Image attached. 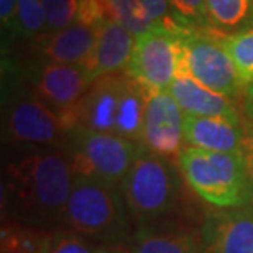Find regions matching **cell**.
Returning a JSON list of instances; mask_svg holds the SVG:
<instances>
[{"label":"cell","mask_w":253,"mask_h":253,"mask_svg":"<svg viewBox=\"0 0 253 253\" xmlns=\"http://www.w3.org/2000/svg\"><path fill=\"white\" fill-rule=\"evenodd\" d=\"M120 191L130 215L148 224L174 209L179 196L178 171L168 158L138 145Z\"/></svg>","instance_id":"obj_5"},{"label":"cell","mask_w":253,"mask_h":253,"mask_svg":"<svg viewBox=\"0 0 253 253\" xmlns=\"http://www.w3.org/2000/svg\"><path fill=\"white\" fill-rule=\"evenodd\" d=\"M49 32H59L74 25L79 13V0H42Z\"/></svg>","instance_id":"obj_23"},{"label":"cell","mask_w":253,"mask_h":253,"mask_svg":"<svg viewBox=\"0 0 253 253\" xmlns=\"http://www.w3.org/2000/svg\"><path fill=\"white\" fill-rule=\"evenodd\" d=\"M109 13L104 5V0H79L78 23L87 27L100 28V25L109 22Z\"/></svg>","instance_id":"obj_26"},{"label":"cell","mask_w":253,"mask_h":253,"mask_svg":"<svg viewBox=\"0 0 253 253\" xmlns=\"http://www.w3.org/2000/svg\"><path fill=\"white\" fill-rule=\"evenodd\" d=\"M46 253H112L110 247L73 230H53Z\"/></svg>","instance_id":"obj_21"},{"label":"cell","mask_w":253,"mask_h":253,"mask_svg":"<svg viewBox=\"0 0 253 253\" xmlns=\"http://www.w3.org/2000/svg\"><path fill=\"white\" fill-rule=\"evenodd\" d=\"M188 186L215 209L247 206L252 197V176L242 151L220 153L184 146L178 158Z\"/></svg>","instance_id":"obj_2"},{"label":"cell","mask_w":253,"mask_h":253,"mask_svg":"<svg viewBox=\"0 0 253 253\" xmlns=\"http://www.w3.org/2000/svg\"><path fill=\"white\" fill-rule=\"evenodd\" d=\"M128 214L120 188L74 178L63 225L109 247L124 242L128 230Z\"/></svg>","instance_id":"obj_3"},{"label":"cell","mask_w":253,"mask_h":253,"mask_svg":"<svg viewBox=\"0 0 253 253\" xmlns=\"http://www.w3.org/2000/svg\"><path fill=\"white\" fill-rule=\"evenodd\" d=\"M215 32L235 33L253 28V0H207Z\"/></svg>","instance_id":"obj_17"},{"label":"cell","mask_w":253,"mask_h":253,"mask_svg":"<svg viewBox=\"0 0 253 253\" xmlns=\"http://www.w3.org/2000/svg\"><path fill=\"white\" fill-rule=\"evenodd\" d=\"M184 110L168 90L148 95L140 145L178 161L184 148Z\"/></svg>","instance_id":"obj_8"},{"label":"cell","mask_w":253,"mask_h":253,"mask_svg":"<svg viewBox=\"0 0 253 253\" xmlns=\"http://www.w3.org/2000/svg\"><path fill=\"white\" fill-rule=\"evenodd\" d=\"M176 23L183 30H214L207 0H169Z\"/></svg>","instance_id":"obj_22"},{"label":"cell","mask_w":253,"mask_h":253,"mask_svg":"<svg viewBox=\"0 0 253 253\" xmlns=\"http://www.w3.org/2000/svg\"><path fill=\"white\" fill-rule=\"evenodd\" d=\"M51 232L8 222L2 227L0 253H46Z\"/></svg>","instance_id":"obj_18"},{"label":"cell","mask_w":253,"mask_h":253,"mask_svg":"<svg viewBox=\"0 0 253 253\" xmlns=\"http://www.w3.org/2000/svg\"><path fill=\"white\" fill-rule=\"evenodd\" d=\"M3 186L18 224L46 230L63 225L74 173L64 151H37L10 161Z\"/></svg>","instance_id":"obj_1"},{"label":"cell","mask_w":253,"mask_h":253,"mask_svg":"<svg viewBox=\"0 0 253 253\" xmlns=\"http://www.w3.org/2000/svg\"><path fill=\"white\" fill-rule=\"evenodd\" d=\"M220 42L230 54L242 83L247 87L253 83V28L235 33H220Z\"/></svg>","instance_id":"obj_19"},{"label":"cell","mask_w":253,"mask_h":253,"mask_svg":"<svg viewBox=\"0 0 253 253\" xmlns=\"http://www.w3.org/2000/svg\"><path fill=\"white\" fill-rule=\"evenodd\" d=\"M63 151L74 178L120 188L133 165L138 145L124 136L74 125L66 133Z\"/></svg>","instance_id":"obj_4"},{"label":"cell","mask_w":253,"mask_h":253,"mask_svg":"<svg viewBox=\"0 0 253 253\" xmlns=\"http://www.w3.org/2000/svg\"><path fill=\"white\" fill-rule=\"evenodd\" d=\"M204 253H253V211L250 206L220 209L202 227Z\"/></svg>","instance_id":"obj_11"},{"label":"cell","mask_w":253,"mask_h":253,"mask_svg":"<svg viewBox=\"0 0 253 253\" xmlns=\"http://www.w3.org/2000/svg\"><path fill=\"white\" fill-rule=\"evenodd\" d=\"M99 28L74 23L71 27L53 32L42 43V53L48 61L61 64H83L97 42Z\"/></svg>","instance_id":"obj_15"},{"label":"cell","mask_w":253,"mask_h":253,"mask_svg":"<svg viewBox=\"0 0 253 253\" xmlns=\"http://www.w3.org/2000/svg\"><path fill=\"white\" fill-rule=\"evenodd\" d=\"M68 125L61 114L43 102L38 95L13 102L7 114V135L10 140L28 145L64 143Z\"/></svg>","instance_id":"obj_9"},{"label":"cell","mask_w":253,"mask_h":253,"mask_svg":"<svg viewBox=\"0 0 253 253\" xmlns=\"http://www.w3.org/2000/svg\"><path fill=\"white\" fill-rule=\"evenodd\" d=\"M109 18L120 23L135 37L155 28L140 0H104Z\"/></svg>","instance_id":"obj_20"},{"label":"cell","mask_w":253,"mask_h":253,"mask_svg":"<svg viewBox=\"0 0 253 253\" xmlns=\"http://www.w3.org/2000/svg\"><path fill=\"white\" fill-rule=\"evenodd\" d=\"M247 206H250L252 211H253V186H252V197H250V201H249V204H247Z\"/></svg>","instance_id":"obj_30"},{"label":"cell","mask_w":253,"mask_h":253,"mask_svg":"<svg viewBox=\"0 0 253 253\" xmlns=\"http://www.w3.org/2000/svg\"><path fill=\"white\" fill-rule=\"evenodd\" d=\"M112 253H114V252H112Z\"/></svg>","instance_id":"obj_31"},{"label":"cell","mask_w":253,"mask_h":253,"mask_svg":"<svg viewBox=\"0 0 253 253\" xmlns=\"http://www.w3.org/2000/svg\"><path fill=\"white\" fill-rule=\"evenodd\" d=\"M20 35L33 37L46 25V15L42 0H17Z\"/></svg>","instance_id":"obj_24"},{"label":"cell","mask_w":253,"mask_h":253,"mask_svg":"<svg viewBox=\"0 0 253 253\" xmlns=\"http://www.w3.org/2000/svg\"><path fill=\"white\" fill-rule=\"evenodd\" d=\"M95 81L90 79L81 64H61L46 61L33 78L37 95L58 114L71 112Z\"/></svg>","instance_id":"obj_10"},{"label":"cell","mask_w":253,"mask_h":253,"mask_svg":"<svg viewBox=\"0 0 253 253\" xmlns=\"http://www.w3.org/2000/svg\"><path fill=\"white\" fill-rule=\"evenodd\" d=\"M128 253H204V247L192 232L143 225L136 232Z\"/></svg>","instance_id":"obj_16"},{"label":"cell","mask_w":253,"mask_h":253,"mask_svg":"<svg viewBox=\"0 0 253 253\" xmlns=\"http://www.w3.org/2000/svg\"><path fill=\"white\" fill-rule=\"evenodd\" d=\"M245 112L253 120V83L245 87Z\"/></svg>","instance_id":"obj_29"},{"label":"cell","mask_w":253,"mask_h":253,"mask_svg":"<svg viewBox=\"0 0 253 253\" xmlns=\"http://www.w3.org/2000/svg\"><path fill=\"white\" fill-rule=\"evenodd\" d=\"M244 146H242V155L245 158V163L249 166L252 181H253V120L244 124Z\"/></svg>","instance_id":"obj_28"},{"label":"cell","mask_w":253,"mask_h":253,"mask_svg":"<svg viewBox=\"0 0 253 253\" xmlns=\"http://www.w3.org/2000/svg\"><path fill=\"white\" fill-rule=\"evenodd\" d=\"M181 59L183 44L178 35L163 28H153L136 37L126 76L148 95L165 92L178 74Z\"/></svg>","instance_id":"obj_7"},{"label":"cell","mask_w":253,"mask_h":253,"mask_svg":"<svg viewBox=\"0 0 253 253\" xmlns=\"http://www.w3.org/2000/svg\"><path fill=\"white\" fill-rule=\"evenodd\" d=\"M168 92L173 95L179 107L184 110V114L201 115V117H224L234 122H240L239 112L230 97L201 84L184 68L183 59H181V68L171 83Z\"/></svg>","instance_id":"obj_13"},{"label":"cell","mask_w":253,"mask_h":253,"mask_svg":"<svg viewBox=\"0 0 253 253\" xmlns=\"http://www.w3.org/2000/svg\"><path fill=\"white\" fill-rule=\"evenodd\" d=\"M140 3L143 5L145 12L151 20V23L155 25V28L168 30V32L176 33L179 37L183 28L176 23L169 0H140Z\"/></svg>","instance_id":"obj_25"},{"label":"cell","mask_w":253,"mask_h":253,"mask_svg":"<svg viewBox=\"0 0 253 253\" xmlns=\"http://www.w3.org/2000/svg\"><path fill=\"white\" fill-rule=\"evenodd\" d=\"M244 124L224 117L184 115V146L232 153L244 146Z\"/></svg>","instance_id":"obj_14"},{"label":"cell","mask_w":253,"mask_h":253,"mask_svg":"<svg viewBox=\"0 0 253 253\" xmlns=\"http://www.w3.org/2000/svg\"><path fill=\"white\" fill-rule=\"evenodd\" d=\"M183 64L206 87L227 97H237L245 90L239 71L220 42L215 30H183Z\"/></svg>","instance_id":"obj_6"},{"label":"cell","mask_w":253,"mask_h":253,"mask_svg":"<svg viewBox=\"0 0 253 253\" xmlns=\"http://www.w3.org/2000/svg\"><path fill=\"white\" fill-rule=\"evenodd\" d=\"M0 22H2V30L10 37L20 35L18 28V7L17 0H0Z\"/></svg>","instance_id":"obj_27"},{"label":"cell","mask_w":253,"mask_h":253,"mask_svg":"<svg viewBox=\"0 0 253 253\" xmlns=\"http://www.w3.org/2000/svg\"><path fill=\"white\" fill-rule=\"evenodd\" d=\"M136 37L120 23L109 20L100 25L97 42L89 58L81 64L92 81L117 74L128 66Z\"/></svg>","instance_id":"obj_12"}]
</instances>
